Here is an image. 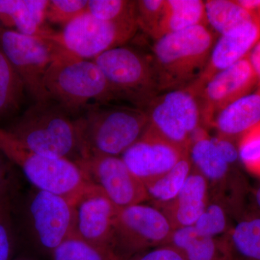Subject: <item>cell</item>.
I'll return each mask as SVG.
<instances>
[{
    "label": "cell",
    "mask_w": 260,
    "mask_h": 260,
    "mask_svg": "<svg viewBox=\"0 0 260 260\" xmlns=\"http://www.w3.org/2000/svg\"><path fill=\"white\" fill-rule=\"evenodd\" d=\"M208 26L197 25L154 41L152 62L158 94L193 85L201 76L215 44Z\"/></svg>",
    "instance_id": "6da1fadb"
},
{
    "label": "cell",
    "mask_w": 260,
    "mask_h": 260,
    "mask_svg": "<svg viewBox=\"0 0 260 260\" xmlns=\"http://www.w3.org/2000/svg\"><path fill=\"white\" fill-rule=\"evenodd\" d=\"M76 122L81 160L122 155L141 138L149 119L145 109L140 108L93 104L86 108Z\"/></svg>",
    "instance_id": "7a4b0ae2"
},
{
    "label": "cell",
    "mask_w": 260,
    "mask_h": 260,
    "mask_svg": "<svg viewBox=\"0 0 260 260\" xmlns=\"http://www.w3.org/2000/svg\"><path fill=\"white\" fill-rule=\"evenodd\" d=\"M54 49V58L44 78L51 101L72 115L93 104L119 100L93 59H81Z\"/></svg>",
    "instance_id": "3957f363"
},
{
    "label": "cell",
    "mask_w": 260,
    "mask_h": 260,
    "mask_svg": "<svg viewBox=\"0 0 260 260\" xmlns=\"http://www.w3.org/2000/svg\"><path fill=\"white\" fill-rule=\"evenodd\" d=\"M5 130L34 153L75 162L81 158L76 119L52 101L35 103Z\"/></svg>",
    "instance_id": "277c9868"
},
{
    "label": "cell",
    "mask_w": 260,
    "mask_h": 260,
    "mask_svg": "<svg viewBox=\"0 0 260 260\" xmlns=\"http://www.w3.org/2000/svg\"><path fill=\"white\" fill-rule=\"evenodd\" d=\"M0 151L21 169L34 188L62 197L73 205L85 195L100 189L76 162L30 151L1 128Z\"/></svg>",
    "instance_id": "5b68a950"
},
{
    "label": "cell",
    "mask_w": 260,
    "mask_h": 260,
    "mask_svg": "<svg viewBox=\"0 0 260 260\" xmlns=\"http://www.w3.org/2000/svg\"><path fill=\"white\" fill-rule=\"evenodd\" d=\"M93 60L99 67L118 99L145 109L158 95L151 56L121 46L103 53Z\"/></svg>",
    "instance_id": "8992f818"
},
{
    "label": "cell",
    "mask_w": 260,
    "mask_h": 260,
    "mask_svg": "<svg viewBox=\"0 0 260 260\" xmlns=\"http://www.w3.org/2000/svg\"><path fill=\"white\" fill-rule=\"evenodd\" d=\"M174 232L158 208L143 204L119 209L114 220L110 249L117 260H128L167 245Z\"/></svg>",
    "instance_id": "52a82bcc"
},
{
    "label": "cell",
    "mask_w": 260,
    "mask_h": 260,
    "mask_svg": "<svg viewBox=\"0 0 260 260\" xmlns=\"http://www.w3.org/2000/svg\"><path fill=\"white\" fill-rule=\"evenodd\" d=\"M20 206L23 230L47 254L74 235L75 205L62 197L34 188Z\"/></svg>",
    "instance_id": "ba28073f"
},
{
    "label": "cell",
    "mask_w": 260,
    "mask_h": 260,
    "mask_svg": "<svg viewBox=\"0 0 260 260\" xmlns=\"http://www.w3.org/2000/svg\"><path fill=\"white\" fill-rule=\"evenodd\" d=\"M137 23H115L99 20L88 11L53 31L46 40L58 50L85 59H93L114 48L124 46L138 30Z\"/></svg>",
    "instance_id": "9c48e42d"
},
{
    "label": "cell",
    "mask_w": 260,
    "mask_h": 260,
    "mask_svg": "<svg viewBox=\"0 0 260 260\" xmlns=\"http://www.w3.org/2000/svg\"><path fill=\"white\" fill-rule=\"evenodd\" d=\"M145 110L148 129L184 150H189L193 134L204 126L199 98L189 88L158 94Z\"/></svg>",
    "instance_id": "30bf717a"
},
{
    "label": "cell",
    "mask_w": 260,
    "mask_h": 260,
    "mask_svg": "<svg viewBox=\"0 0 260 260\" xmlns=\"http://www.w3.org/2000/svg\"><path fill=\"white\" fill-rule=\"evenodd\" d=\"M0 47L34 102L50 100L44 88V78L54 58V45L42 38L0 28Z\"/></svg>",
    "instance_id": "8fae6325"
},
{
    "label": "cell",
    "mask_w": 260,
    "mask_h": 260,
    "mask_svg": "<svg viewBox=\"0 0 260 260\" xmlns=\"http://www.w3.org/2000/svg\"><path fill=\"white\" fill-rule=\"evenodd\" d=\"M89 180L99 186L118 209L143 204L149 200L143 182L119 156L90 157L76 162Z\"/></svg>",
    "instance_id": "7c38bea8"
},
{
    "label": "cell",
    "mask_w": 260,
    "mask_h": 260,
    "mask_svg": "<svg viewBox=\"0 0 260 260\" xmlns=\"http://www.w3.org/2000/svg\"><path fill=\"white\" fill-rule=\"evenodd\" d=\"M257 83L247 56L214 75L198 95L203 125H211L214 117L221 109L250 93Z\"/></svg>",
    "instance_id": "4fadbf2b"
},
{
    "label": "cell",
    "mask_w": 260,
    "mask_h": 260,
    "mask_svg": "<svg viewBox=\"0 0 260 260\" xmlns=\"http://www.w3.org/2000/svg\"><path fill=\"white\" fill-rule=\"evenodd\" d=\"M189 150H184L146 129L135 144L121 155L132 173L145 186L170 171Z\"/></svg>",
    "instance_id": "5bb4252c"
},
{
    "label": "cell",
    "mask_w": 260,
    "mask_h": 260,
    "mask_svg": "<svg viewBox=\"0 0 260 260\" xmlns=\"http://www.w3.org/2000/svg\"><path fill=\"white\" fill-rule=\"evenodd\" d=\"M75 209L74 235L112 254L111 240L119 209L101 189L83 197L75 205Z\"/></svg>",
    "instance_id": "9a60e30c"
},
{
    "label": "cell",
    "mask_w": 260,
    "mask_h": 260,
    "mask_svg": "<svg viewBox=\"0 0 260 260\" xmlns=\"http://www.w3.org/2000/svg\"><path fill=\"white\" fill-rule=\"evenodd\" d=\"M259 40L260 27L256 19L219 36L204 72L199 79L188 88L198 96L202 88L214 75L247 56Z\"/></svg>",
    "instance_id": "2e32d148"
},
{
    "label": "cell",
    "mask_w": 260,
    "mask_h": 260,
    "mask_svg": "<svg viewBox=\"0 0 260 260\" xmlns=\"http://www.w3.org/2000/svg\"><path fill=\"white\" fill-rule=\"evenodd\" d=\"M189 158L192 169L200 173L208 181V186H216L217 190L221 189V196L223 191L231 186L237 198L244 190L243 184L234 182V180L241 181L242 179H233V169L237 165H233L227 161L214 141L213 137L208 134L204 135L191 143L189 149Z\"/></svg>",
    "instance_id": "e0dca14e"
},
{
    "label": "cell",
    "mask_w": 260,
    "mask_h": 260,
    "mask_svg": "<svg viewBox=\"0 0 260 260\" xmlns=\"http://www.w3.org/2000/svg\"><path fill=\"white\" fill-rule=\"evenodd\" d=\"M208 192V181L192 169L177 196L156 208L166 215L174 230L192 226L209 202Z\"/></svg>",
    "instance_id": "ac0fdd59"
},
{
    "label": "cell",
    "mask_w": 260,
    "mask_h": 260,
    "mask_svg": "<svg viewBox=\"0 0 260 260\" xmlns=\"http://www.w3.org/2000/svg\"><path fill=\"white\" fill-rule=\"evenodd\" d=\"M49 0H0V28L45 39L52 32L46 25Z\"/></svg>",
    "instance_id": "d6986e66"
},
{
    "label": "cell",
    "mask_w": 260,
    "mask_h": 260,
    "mask_svg": "<svg viewBox=\"0 0 260 260\" xmlns=\"http://www.w3.org/2000/svg\"><path fill=\"white\" fill-rule=\"evenodd\" d=\"M260 123V90L244 95L223 108L214 117L211 126L219 136L238 141L248 130Z\"/></svg>",
    "instance_id": "ffe728a7"
},
{
    "label": "cell",
    "mask_w": 260,
    "mask_h": 260,
    "mask_svg": "<svg viewBox=\"0 0 260 260\" xmlns=\"http://www.w3.org/2000/svg\"><path fill=\"white\" fill-rule=\"evenodd\" d=\"M168 244L175 248L185 260H232L223 237H202L193 226L174 230Z\"/></svg>",
    "instance_id": "44dd1931"
},
{
    "label": "cell",
    "mask_w": 260,
    "mask_h": 260,
    "mask_svg": "<svg viewBox=\"0 0 260 260\" xmlns=\"http://www.w3.org/2000/svg\"><path fill=\"white\" fill-rule=\"evenodd\" d=\"M197 25H208L205 2L200 0H165L164 13L153 40Z\"/></svg>",
    "instance_id": "7402d4cb"
},
{
    "label": "cell",
    "mask_w": 260,
    "mask_h": 260,
    "mask_svg": "<svg viewBox=\"0 0 260 260\" xmlns=\"http://www.w3.org/2000/svg\"><path fill=\"white\" fill-rule=\"evenodd\" d=\"M232 260H260V215L242 219L223 236Z\"/></svg>",
    "instance_id": "603a6c76"
},
{
    "label": "cell",
    "mask_w": 260,
    "mask_h": 260,
    "mask_svg": "<svg viewBox=\"0 0 260 260\" xmlns=\"http://www.w3.org/2000/svg\"><path fill=\"white\" fill-rule=\"evenodd\" d=\"M191 170L192 165L188 153L170 171L145 186L149 200L153 201L154 207L158 208L172 201L182 189Z\"/></svg>",
    "instance_id": "cb8c5ba5"
},
{
    "label": "cell",
    "mask_w": 260,
    "mask_h": 260,
    "mask_svg": "<svg viewBox=\"0 0 260 260\" xmlns=\"http://www.w3.org/2000/svg\"><path fill=\"white\" fill-rule=\"evenodd\" d=\"M205 6L208 25L219 36L256 20L254 15L246 11L236 1L208 0L205 2Z\"/></svg>",
    "instance_id": "d4e9b609"
},
{
    "label": "cell",
    "mask_w": 260,
    "mask_h": 260,
    "mask_svg": "<svg viewBox=\"0 0 260 260\" xmlns=\"http://www.w3.org/2000/svg\"><path fill=\"white\" fill-rule=\"evenodd\" d=\"M25 90L23 82L0 47V118L18 110Z\"/></svg>",
    "instance_id": "484cf974"
},
{
    "label": "cell",
    "mask_w": 260,
    "mask_h": 260,
    "mask_svg": "<svg viewBox=\"0 0 260 260\" xmlns=\"http://www.w3.org/2000/svg\"><path fill=\"white\" fill-rule=\"evenodd\" d=\"M13 190L12 187L0 192V260L13 259L16 246Z\"/></svg>",
    "instance_id": "4316f807"
},
{
    "label": "cell",
    "mask_w": 260,
    "mask_h": 260,
    "mask_svg": "<svg viewBox=\"0 0 260 260\" xmlns=\"http://www.w3.org/2000/svg\"><path fill=\"white\" fill-rule=\"evenodd\" d=\"M88 12L104 21L137 23L136 1L88 0Z\"/></svg>",
    "instance_id": "83f0119b"
},
{
    "label": "cell",
    "mask_w": 260,
    "mask_h": 260,
    "mask_svg": "<svg viewBox=\"0 0 260 260\" xmlns=\"http://www.w3.org/2000/svg\"><path fill=\"white\" fill-rule=\"evenodd\" d=\"M195 232L202 237L218 238L229 232L226 205L220 200L208 202L206 208L192 225Z\"/></svg>",
    "instance_id": "f1b7e54d"
},
{
    "label": "cell",
    "mask_w": 260,
    "mask_h": 260,
    "mask_svg": "<svg viewBox=\"0 0 260 260\" xmlns=\"http://www.w3.org/2000/svg\"><path fill=\"white\" fill-rule=\"evenodd\" d=\"M53 260H117L109 251L99 249L73 235L51 253Z\"/></svg>",
    "instance_id": "f546056e"
},
{
    "label": "cell",
    "mask_w": 260,
    "mask_h": 260,
    "mask_svg": "<svg viewBox=\"0 0 260 260\" xmlns=\"http://www.w3.org/2000/svg\"><path fill=\"white\" fill-rule=\"evenodd\" d=\"M239 160L248 172L260 177V123L237 141Z\"/></svg>",
    "instance_id": "4dcf8cb0"
},
{
    "label": "cell",
    "mask_w": 260,
    "mask_h": 260,
    "mask_svg": "<svg viewBox=\"0 0 260 260\" xmlns=\"http://www.w3.org/2000/svg\"><path fill=\"white\" fill-rule=\"evenodd\" d=\"M88 0H49L47 21L64 27L88 11Z\"/></svg>",
    "instance_id": "1f68e13d"
},
{
    "label": "cell",
    "mask_w": 260,
    "mask_h": 260,
    "mask_svg": "<svg viewBox=\"0 0 260 260\" xmlns=\"http://www.w3.org/2000/svg\"><path fill=\"white\" fill-rule=\"evenodd\" d=\"M165 0L136 1L137 23L138 28L155 39L164 13Z\"/></svg>",
    "instance_id": "d6a6232c"
},
{
    "label": "cell",
    "mask_w": 260,
    "mask_h": 260,
    "mask_svg": "<svg viewBox=\"0 0 260 260\" xmlns=\"http://www.w3.org/2000/svg\"><path fill=\"white\" fill-rule=\"evenodd\" d=\"M128 260H185L180 253L171 245L158 246Z\"/></svg>",
    "instance_id": "836d02e7"
},
{
    "label": "cell",
    "mask_w": 260,
    "mask_h": 260,
    "mask_svg": "<svg viewBox=\"0 0 260 260\" xmlns=\"http://www.w3.org/2000/svg\"><path fill=\"white\" fill-rule=\"evenodd\" d=\"M12 162L0 151V192L13 187Z\"/></svg>",
    "instance_id": "e575fe53"
},
{
    "label": "cell",
    "mask_w": 260,
    "mask_h": 260,
    "mask_svg": "<svg viewBox=\"0 0 260 260\" xmlns=\"http://www.w3.org/2000/svg\"><path fill=\"white\" fill-rule=\"evenodd\" d=\"M247 57L257 78V85L259 87L258 89L260 90V40L252 48Z\"/></svg>",
    "instance_id": "d590c367"
},
{
    "label": "cell",
    "mask_w": 260,
    "mask_h": 260,
    "mask_svg": "<svg viewBox=\"0 0 260 260\" xmlns=\"http://www.w3.org/2000/svg\"><path fill=\"white\" fill-rule=\"evenodd\" d=\"M242 8L255 15L260 11V0H235Z\"/></svg>",
    "instance_id": "8d00e7d4"
},
{
    "label": "cell",
    "mask_w": 260,
    "mask_h": 260,
    "mask_svg": "<svg viewBox=\"0 0 260 260\" xmlns=\"http://www.w3.org/2000/svg\"><path fill=\"white\" fill-rule=\"evenodd\" d=\"M254 202H255L256 209L259 212L258 214L260 215V184L255 191V194H254Z\"/></svg>",
    "instance_id": "74e56055"
},
{
    "label": "cell",
    "mask_w": 260,
    "mask_h": 260,
    "mask_svg": "<svg viewBox=\"0 0 260 260\" xmlns=\"http://www.w3.org/2000/svg\"><path fill=\"white\" fill-rule=\"evenodd\" d=\"M12 260H34L31 258L25 257V256H19V257L15 258Z\"/></svg>",
    "instance_id": "f35d334b"
},
{
    "label": "cell",
    "mask_w": 260,
    "mask_h": 260,
    "mask_svg": "<svg viewBox=\"0 0 260 260\" xmlns=\"http://www.w3.org/2000/svg\"><path fill=\"white\" fill-rule=\"evenodd\" d=\"M254 16L256 17V20H257V23L259 24L260 27V11L258 12Z\"/></svg>",
    "instance_id": "ab89813d"
}]
</instances>
